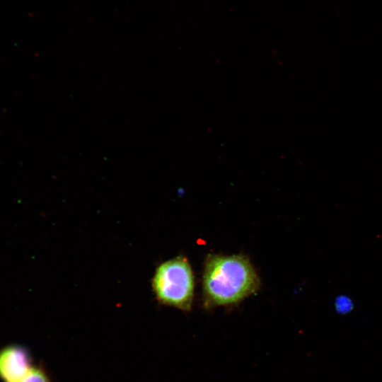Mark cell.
<instances>
[{
  "instance_id": "obj_1",
  "label": "cell",
  "mask_w": 382,
  "mask_h": 382,
  "mask_svg": "<svg viewBox=\"0 0 382 382\" xmlns=\"http://www.w3.org/2000/svg\"><path fill=\"white\" fill-rule=\"evenodd\" d=\"M259 279L249 260L241 255H211L203 274L204 303L208 306L236 303L257 289Z\"/></svg>"
},
{
  "instance_id": "obj_2",
  "label": "cell",
  "mask_w": 382,
  "mask_h": 382,
  "mask_svg": "<svg viewBox=\"0 0 382 382\" xmlns=\"http://www.w3.org/2000/svg\"><path fill=\"white\" fill-rule=\"evenodd\" d=\"M151 286L161 304L183 311L192 308L195 280L185 257L178 256L159 264L151 279Z\"/></svg>"
},
{
  "instance_id": "obj_3",
  "label": "cell",
  "mask_w": 382,
  "mask_h": 382,
  "mask_svg": "<svg viewBox=\"0 0 382 382\" xmlns=\"http://www.w3.org/2000/svg\"><path fill=\"white\" fill-rule=\"evenodd\" d=\"M33 366L29 351L19 345L0 349V379L2 382H20Z\"/></svg>"
},
{
  "instance_id": "obj_4",
  "label": "cell",
  "mask_w": 382,
  "mask_h": 382,
  "mask_svg": "<svg viewBox=\"0 0 382 382\" xmlns=\"http://www.w3.org/2000/svg\"><path fill=\"white\" fill-rule=\"evenodd\" d=\"M20 382H53L42 365H34Z\"/></svg>"
},
{
  "instance_id": "obj_5",
  "label": "cell",
  "mask_w": 382,
  "mask_h": 382,
  "mask_svg": "<svg viewBox=\"0 0 382 382\" xmlns=\"http://www.w3.org/2000/svg\"><path fill=\"white\" fill-rule=\"evenodd\" d=\"M337 311L340 313L349 312L352 308V303L346 298H342L336 302Z\"/></svg>"
}]
</instances>
